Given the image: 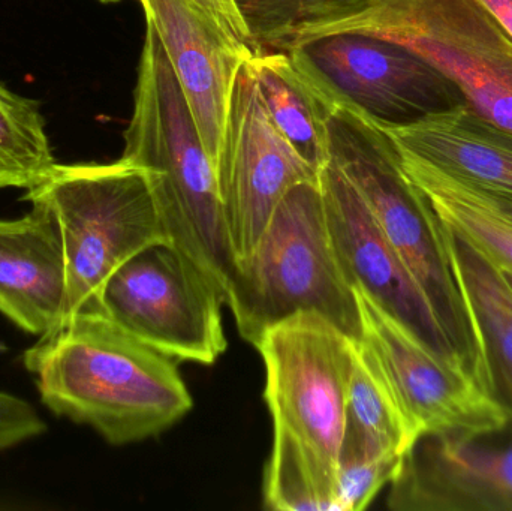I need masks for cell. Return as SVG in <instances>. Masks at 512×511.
<instances>
[{"mask_svg":"<svg viewBox=\"0 0 512 511\" xmlns=\"http://www.w3.org/2000/svg\"><path fill=\"white\" fill-rule=\"evenodd\" d=\"M357 344L313 311L268 327L256 342L273 422L262 485L265 509L336 511L337 462Z\"/></svg>","mask_w":512,"mask_h":511,"instance_id":"obj_1","label":"cell"},{"mask_svg":"<svg viewBox=\"0 0 512 511\" xmlns=\"http://www.w3.org/2000/svg\"><path fill=\"white\" fill-rule=\"evenodd\" d=\"M23 363L51 413L95 429L113 446L158 437L194 407L179 362L93 303L39 336Z\"/></svg>","mask_w":512,"mask_h":511,"instance_id":"obj_2","label":"cell"},{"mask_svg":"<svg viewBox=\"0 0 512 511\" xmlns=\"http://www.w3.org/2000/svg\"><path fill=\"white\" fill-rule=\"evenodd\" d=\"M122 161L149 173L170 245L227 305L237 272L212 159L155 27L147 21Z\"/></svg>","mask_w":512,"mask_h":511,"instance_id":"obj_3","label":"cell"},{"mask_svg":"<svg viewBox=\"0 0 512 511\" xmlns=\"http://www.w3.org/2000/svg\"><path fill=\"white\" fill-rule=\"evenodd\" d=\"M328 150L420 285L454 353L483 386L480 344L451 266L444 225L406 176L393 141L366 117L333 105Z\"/></svg>","mask_w":512,"mask_h":511,"instance_id":"obj_4","label":"cell"},{"mask_svg":"<svg viewBox=\"0 0 512 511\" xmlns=\"http://www.w3.org/2000/svg\"><path fill=\"white\" fill-rule=\"evenodd\" d=\"M227 306L254 347L268 327L301 311L316 312L361 341L357 296L331 243L319 179L286 192L255 251L237 266Z\"/></svg>","mask_w":512,"mask_h":511,"instance_id":"obj_5","label":"cell"},{"mask_svg":"<svg viewBox=\"0 0 512 511\" xmlns=\"http://www.w3.org/2000/svg\"><path fill=\"white\" fill-rule=\"evenodd\" d=\"M24 200L44 212L65 255L71 315L96 302L120 266L170 243L149 173L138 165H54Z\"/></svg>","mask_w":512,"mask_h":511,"instance_id":"obj_6","label":"cell"},{"mask_svg":"<svg viewBox=\"0 0 512 511\" xmlns=\"http://www.w3.org/2000/svg\"><path fill=\"white\" fill-rule=\"evenodd\" d=\"M339 32L405 45L450 78L472 111L512 132V39L480 0H369L294 42Z\"/></svg>","mask_w":512,"mask_h":511,"instance_id":"obj_7","label":"cell"},{"mask_svg":"<svg viewBox=\"0 0 512 511\" xmlns=\"http://www.w3.org/2000/svg\"><path fill=\"white\" fill-rule=\"evenodd\" d=\"M328 104L375 125H408L468 105L462 90L423 57L381 36L339 32L286 50Z\"/></svg>","mask_w":512,"mask_h":511,"instance_id":"obj_8","label":"cell"},{"mask_svg":"<svg viewBox=\"0 0 512 511\" xmlns=\"http://www.w3.org/2000/svg\"><path fill=\"white\" fill-rule=\"evenodd\" d=\"M93 305L179 363L210 366L227 351L221 294L170 243L149 246L126 261Z\"/></svg>","mask_w":512,"mask_h":511,"instance_id":"obj_9","label":"cell"},{"mask_svg":"<svg viewBox=\"0 0 512 511\" xmlns=\"http://www.w3.org/2000/svg\"><path fill=\"white\" fill-rule=\"evenodd\" d=\"M354 293L360 342L378 363L417 438L481 437L507 428L504 411L471 372L433 353L363 291L354 288Z\"/></svg>","mask_w":512,"mask_h":511,"instance_id":"obj_10","label":"cell"},{"mask_svg":"<svg viewBox=\"0 0 512 511\" xmlns=\"http://www.w3.org/2000/svg\"><path fill=\"white\" fill-rule=\"evenodd\" d=\"M318 176L274 128L246 62L234 84L224 147L216 167L237 266L255 251L286 192Z\"/></svg>","mask_w":512,"mask_h":511,"instance_id":"obj_11","label":"cell"},{"mask_svg":"<svg viewBox=\"0 0 512 511\" xmlns=\"http://www.w3.org/2000/svg\"><path fill=\"white\" fill-rule=\"evenodd\" d=\"M318 179L331 243L349 285L393 315L433 353L463 366L420 285L348 177L330 161Z\"/></svg>","mask_w":512,"mask_h":511,"instance_id":"obj_12","label":"cell"},{"mask_svg":"<svg viewBox=\"0 0 512 511\" xmlns=\"http://www.w3.org/2000/svg\"><path fill=\"white\" fill-rule=\"evenodd\" d=\"M481 437L420 435L390 483L393 511H512V428Z\"/></svg>","mask_w":512,"mask_h":511,"instance_id":"obj_13","label":"cell"},{"mask_svg":"<svg viewBox=\"0 0 512 511\" xmlns=\"http://www.w3.org/2000/svg\"><path fill=\"white\" fill-rule=\"evenodd\" d=\"M191 108L204 147L218 167L234 84L254 56L194 0H140Z\"/></svg>","mask_w":512,"mask_h":511,"instance_id":"obj_14","label":"cell"},{"mask_svg":"<svg viewBox=\"0 0 512 511\" xmlns=\"http://www.w3.org/2000/svg\"><path fill=\"white\" fill-rule=\"evenodd\" d=\"M0 312L38 336L71 317L65 255L38 207L20 219H0Z\"/></svg>","mask_w":512,"mask_h":511,"instance_id":"obj_15","label":"cell"},{"mask_svg":"<svg viewBox=\"0 0 512 511\" xmlns=\"http://www.w3.org/2000/svg\"><path fill=\"white\" fill-rule=\"evenodd\" d=\"M379 126L400 152L493 194L512 198V132L469 108Z\"/></svg>","mask_w":512,"mask_h":511,"instance_id":"obj_16","label":"cell"},{"mask_svg":"<svg viewBox=\"0 0 512 511\" xmlns=\"http://www.w3.org/2000/svg\"><path fill=\"white\" fill-rule=\"evenodd\" d=\"M448 254L474 321L483 359V384L512 428V290L483 249L442 222Z\"/></svg>","mask_w":512,"mask_h":511,"instance_id":"obj_17","label":"cell"},{"mask_svg":"<svg viewBox=\"0 0 512 511\" xmlns=\"http://www.w3.org/2000/svg\"><path fill=\"white\" fill-rule=\"evenodd\" d=\"M259 98L274 128L316 173L330 162L328 116L333 105L286 51H261L248 60Z\"/></svg>","mask_w":512,"mask_h":511,"instance_id":"obj_18","label":"cell"},{"mask_svg":"<svg viewBox=\"0 0 512 511\" xmlns=\"http://www.w3.org/2000/svg\"><path fill=\"white\" fill-rule=\"evenodd\" d=\"M399 153L403 171L426 195L438 218L483 249L501 267L512 269V216L484 189L433 165Z\"/></svg>","mask_w":512,"mask_h":511,"instance_id":"obj_19","label":"cell"},{"mask_svg":"<svg viewBox=\"0 0 512 511\" xmlns=\"http://www.w3.org/2000/svg\"><path fill=\"white\" fill-rule=\"evenodd\" d=\"M345 434L373 453H403L417 440L378 363L361 342L355 350Z\"/></svg>","mask_w":512,"mask_h":511,"instance_id":"obj_20","label":"cell"},{"mask_svg":"<svg viewBox=\"0 0 512 511\" xmlns=\"http://www.w3.org/2000/svg\"><path fill=\"white\" fill-rule=\"evenodd\" d=\"M54 165L38 102L0 84V189L33 188Z\"/></svg>","mask_w":512,"mask_h":511,"instance_id":"obj_21","label":"cell"},{"mask_svg":"<svg viewBox=\"0 0 512 511\" xmlns=\"http://www.w3.org/2000/svg\"><path fill=\"white\" fill-rule=\"evenodd\" d=\"M369 0H234L254 53L286 51L298 35L354 14Z\"/></svg>","mask_w":512,"mask_h":511,"instance_id":"obj_22","label":"cell"},{"mask_svg":"<svg viewBox=\"0 0 512 511\" xmlns=\"http://www.w3.org/2000/svg\"><path fill=\"white\" fill-rule=\"evenodd\" d=\"M402 456L369 452L351 435H343L337 462L336 511L367 509L396 476Z\"/></svg>","mask_w":512,"mask_h":511,"instance_id":"obj_23","label":"cell"},{"mask_svg":"<svg viewBox=\"0 0 512 511\" xmlns=\"http://www.w3.org/2000/svg\"><path fill=\"white\" fill-rule=\"evenodd\" d=\"M47 431L38 411L18 396L0 392V453Z\"/></svg>","mask_w":512,"mask_h":511,"instance_id":"obj_24","label":"cell"},{"mask_svg":"<svg viewBox=\"0 0 512 511\" xmlns=\"http://www.w3.org/2000/svg\"><path fill=\"white\" fill-rule=\"evenodd\" d=\"M194 2L206 9L230 35L249 45L248 32L234 5V0H194Z\"/></svg>","mask_w":512,"mask_h":511,"instance_id":"obj_25","label":"cell"},{"mask_svg":"<svg viewBox=\"0 0 512 511\" xmlns=\"http://www.w3.org/2000/svg\"><path fill=\"white\" fill-rule=\"evenodd\" d=\"M512 39V0H480Z\"/></svg>","mask_w":512,"mask_h":511,"instance_id":"obj_26","label":"cell"},{"mask_svg":"<svg viewBox=\"0 0 512 511\" xmlns=\"http://www.w3.org/2000/svg\"><path fill=\"white\" fill-rule=\"evenodd\" d=\"M486 191V189H484ZM487 194L492 197V200L495 201L496 204H498L499 207H501L502 210H505V212L510 213L512 216V198L511 197H504V195H498L493 194V192L486 191Z\"/></svg>","mask_w":512,"mask_h":511,"instance_id":"obj_27","label":"cell"},{"mask_svg":"<svg viewBox=\"0 0 512 511\" xmlns=\"http://www.w3.org/2000/svg\"><path fill=\"white\" fill-rule=\"evenodd\" d=\"M501 270L502 275H504L505 281L508 282V285H510V288L512 290V269H507V267H501Z\"/></svg>","mask_w":512,"mask_h":511,"instance_id":"obj_28","label":"cell"},{"mask_svg":"<svg viewBox=\"0 0 512 511\" xmlns=\"http://www.w3.org/2000/svg\"><path fill=\"white\" fill-rule=\"evenodd\" d=\"M99 2H102V3H116V2H120V0H99Z\"/></svg>","mask_w":512,"mask_h":511,"instance_id":"obj_29","label":"cell"},{"mask_svg":"<svg viewBox=\"0 0 512 511\" xmlns=\"http://www.w3.org/2000/svg\"><path fill=\"white\" fill-rule=\"evenodd\" d=\"M5 350H6V347H5V345H3V344H0V351H5Z\"/></svg>","mask_w":512,"mask_h":511,"instance_id":"obj_30","label":"cell"}]
</instances>
